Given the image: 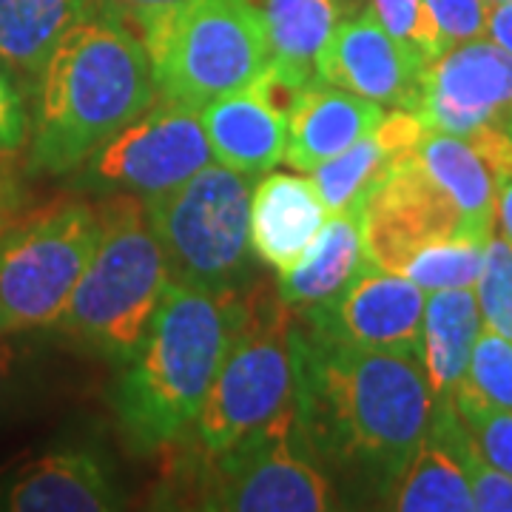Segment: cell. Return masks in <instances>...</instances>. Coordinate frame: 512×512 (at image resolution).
Wrapping results in <instances>:
<instances>
[{
	"label": "cell",
	"mask_w": 512,
	"mask_h": 512,
	"mask_svg": "<svg viewBox=\"0 0 512 512\" xmlns=\"http://www.w3.org/2000/svg\"><path fill=\"white\" fill-rule=\"evenodd\" d=\"M419 353L342 345L293 319V410L313 456L384 495L433 419Z\"/></svg>",
	"instance_id": "6da1fadb"
},
{
	"label": "cell",
	"mask_w": 512,
	"mask_h": 512,
	"mask_svg": "<svg viewBox=\"0 0 512 512\" xmlns=\"http://www.w3.org/2000/svg\"><path fill=\"white\" fill-rule=\"evenodd\" d=\"M157 103L146 46L126 20L94 9L60 37L35 86L26 171L69 177Z\"/></svg>",
	"instance_id": "7a4b0ae2"
},
{
	"label": "cell",
	"mask_w": 512,
	"mask_h": 512,
	"mask_svg": "<svg viewBox=\"0 0 512 512\" xmlns=\"http://www.w3.org/2000/svg\"><path fill=\"white\" fill-rule=\"evenodd\" d=\"M237 293L171 282L143 345L120 365L114 413L131 450L154 453L200 416L237 330Z\"/></svg>",
	"instance_id": "3957f363"
},
{
	"label": "cell",
	"mask_w": 512,
	"mask_h": 512,
	"mask_svg": "<svg viewBox=\"0 0 512 512\" xmlns=\"http://www.w3.org/2000/svg\"><path fill=\"white\" fill-rule=\"evenodd\" d=\"M168 285V262L148 225L143 200L111 194L100 205V237L92 259L57 328L94 356L126 365L143 345Z\"/></svg>",
	"instance_id": "277c9868"
},
{
	"label": "cell",
	"mask_w": 512,
	"mask_h": 512,
	"mask_svg": "<svg viewBox=\"0 0 512 512\" xmlns=\"http://www.w3.org/2000/svg\"><path fill=\"white\" fill-rule=\"evenodd\" d=\"M157 97L200 111L242 92L268 66V29L254 0H183L137 23Z\"/></svg>",
	"instance_id": "5b68a950"
},
{
	"label": "cell",
	"mask_w": 512,
	"mask_h": 512,
	"mask_svg": "<svg viewBox=\"0 0 512 512\" xmlns=\"http://www.w3.org/2000/svg\"><path fill=\"white\" fill-rule=\"evenodd\" d=\"M291 404L293 311L265 285L242 288L231 348L194 421L202 456L234 450Z\"/></svg>",
	"instance_id": "8992f818"
},
{
	"label": "cell",
	"mask_w": 512,
	"mask_h": 512,
	"mask_svg": "<svg viewBox=\"0 0 512 512\" xmlns=\"http://www.w3.org/2000/svg\"><path fill=\"white\" fill-rule=\"evenodd\" d=\"M251 183L254 177L211 163L177 188L143 200L171 282L211 293L245 288L254 254Z\"/></svg>",
	"instance_id": "52a82bcc"
},
{
	"label": "cell",
	"mask_w": 512,
	"mask_h": 512,
	"mask_svg": "<svg viewBox=\"0 0 512 512\" xmlns=\"http://www.w3.org/2000/svg\"><path fill=\"white\" fill-rule=\"evenodd\" d=\"M100 237V208L83 200L20 211L0 231V308L12 333L57 328Z\"/></svg>",
	"instance_id": "ba28073f"
},
{
	"label": "cell",
	"mask_w": 512,
	"mask_h": 512,
	"mask_svg": "<svg viewBox=\"0 0 512 512\" xmlns=\"http://www.w3.org/2000/svg\"><path fill=\"white\" fill-rule=\"evenodd\" d=\"M308 453L291 404L251 439L211 458L197 507L228 512L336 510V490Z\"/></svg>",
	"instance_id": "9c48e42d"
},
{
	"label": "cell",
	"mask_w": 512,
	"mask_h": 512,
	"mask_svg": "<svg viewBox=\"0 0 512 512\" xmlns=\"http://www.w3.org/2000/svg\"><path fill=\"white\" fill-rule=\"evenodd\" d=\"M211 160L200 111L160 100L92 151L69 177L80 191L148 200L185 183Z\"/></svg>",
	"instance_id": "30bf717a"
},
{
	"label": "cell",
	"mask_w": 512,
	"mask_h": 512,
	"mask_svg": "<svg viewBox=\"0 0 512 512\" xmlns=\"http://www.w3.org/2000/svg\"><path fill=\"white\" fill-rule=\"evenodd\" d=\"M410 109L427 131L470 137L484 126L512 123V55L493 40H467L433 57Z\"/></svg>",
	"instance_id": "8fae6325"
},
{
	"label": "cell",
	"mask_w": 512,
	"mask_h": 512,
	"mask_svg": "<svg viewBox=\"0 0 512 512\" xmlns=\"http://www.w3.org/2000/svg\"><path fill=\"white\" fill-rule=\"evenodd\" d=\"M424 302L416 282L365 259L336 296L293 313L305 330L342 345L419 353Z\"/></svg>",
	"instance_id": "7c38bea8"
},
{
	"label": "cell",
	"mask_w": 512,
	"mask_h": 512,
	"mask_svg": "<svg viewBox=\"0 0 512 512\" xmlns=\"http://www.w3.org/2000/svg\"><path fill=\"white\" fill-rule=\"evenodd\" d=\"M365 256L384 271H399L404 256L433 239L473 237L453 200L421 168L416 151L396 157L362 208ZM478 239V237H476Z\"/></svg>",
	"instance_id": "4fadbf2b"
},
{
	"label": "cell",
	"mask_w": 512,
	"mask_h": 512,
	"mask_svg": "<svg viewBox=\"0 0 512 512\" xmlns=\"http://www.w3.org/2000/svg\"><path fill=\"white\" fill-rule=\"evenodd\" d=\"M430 60L402 40L384 32V26L365 9L345 18L319 52V77L345 92L367 97L379 106L410 109L424 66Z\"/></svg>",
	"instance_id": "5bb4252c"
},
{
	"label": "cell",
	"mask_w": 512,
	"mask_h": 512,
	"mask_svg": "<svg viewBox=\"0 0 512 512\" xmlns=\"http://www.w3.org/2000/svg\"><path fill=\"white\" fill-rule=\"evenodd\" d=\"M120 507L109 467L89 450H52L26 461L0 490L9 512H100Z\"/></svg>",
	"instance_id": "9a60e30c"
},
{
	"label": "cell",
	"mask_w": 512,
	"mask_h": 512,
	"mask_svg": "<svg viewBox=\"0 0 512 512\" xmlns=\"http://www.w3.org/2000/svg\"><path fill=\"white\" fill-rule=\"evenodd\" d=\"M467 430L453 399L436 402L427 436L407 461L404 473L387 490V507L402 512H467L473 507L470 481L461 464Z\"/></svg>",
	"instance_id": "2e32d148"
},
{
	"label": "cell",
	"mask_w": 512,
	"mask_h": 512,
	"mask_svg": "<svg viewBox=\"0 0 512 512\" xmlns=\"http://www.w3.org/2000/svg\"><path fill=\"white\" fill-rule=\"evenodd\" d=\"M328 208L311 177L268 174L259 177L251 197V248L276 274L291 271L311 251L328 222Z\"/></svg>",
	"instance_id": "e0dca14e"
},
{
	"label": "cell",
	"mask_w": 512,
	"mask_h": 512,
	"mask_svg": "<svg viewBox=\"0 0 512 512\" xmlns=\"http://www.w3.org/2000/svg\"><path fill=\"white\" fill-rule=\"evenodd\" d=\"M382 114L379 103L319 80L299 94L288 111L282 160L296 171H313L367 137Z\"/></svg>",
	"instance_id": "ac0fdd59"
},
{
	"label": "cell",
	"mask_w": 512,
	"mask_h": 512,
	"mask_svg": "<svg viewBox=\"0 0 512 512\" xmlns=\"http://www.w3.org/2000/svg\"><path fill=\"white\" fill-rule=\"evenodd\" d=\"M200 123L214 160L231 171L262 177L285 157L288 117L251 86L202 106Z\"/></svg>",
	"instance_id": "d6986e66"
},
{
	"label": "cell",
	"mask_w": 512,
	"mask_h": 512,
	"mask_svg": "<svg viewBox=\"0 0 512 512\" xmlns=\"http://www.w3.org/2000/svg\"><path fill=\"white\" fill-rule=\"evenodd\" d=\"M481 325L484 322L473 288L430 291L421 319L419 356L436 402L453 399L467 373Z\"/></svg>",
	"instance_id": "ffe728a7"
},
{
	"label": "cell",
	"mask_w": 512,
	"mask_h": 512,
	"mask_svg": "<svg viewBox=\"0 0 512 512\" xmlns=\"http://www.w3.org/2000/svg\"><path fill=\"white\" fill-rule=\"evenodd\" d=\"M362 225V211L330 214L311 251L291 271L276 274V293L291 311L322 305L348 285L367 259Z\"/></svg>",
	"instance_id": "44dd1931"
},
{
	"label": "cell",
	"mask_w": 512,
	"mask_h": 512,
	"mask_svg": "<svg viewBox=\"0 0 512 512\" xmlns=\"http://www.w3.org/2000/svg\"><path fill=\"white\" fill-rule=\"evenodd\" d=\"M94 9V0H0V63L23 92H35L60 37Z\"/></svg>",
	"instance_id": "7402d4cb"
},
{
	"label": "cell",
	"mask_w": 512,
	"mask_h": 512,
	"mask_svg": "<svg viewBox=\"0 0 512 512\" xmlns=\"http://www.w3.org/2000/svg\"><path fill=\"white\" fill-rule=\"evenodd\" d=\"M350 0H265L262 15L268 29V66L311 86L319 83V52L336 26L348 18Z\"/></svg>",
	"instance_id": "603a6c76"
},
{
	"label": "cell",
	"mask_w": 512,
	"mask_h": 512,
	"mask_svg": "<svg viewBox=\"0 0 512 512\" xmlns=\"http://www.w3.org/2000/svg\"><path fill=\"white\" fill-rule=\"evenodd\" d=\"M421 168L441 185V191L453 200L473 237L490 239L495 225V188L493 174L478 157V151L464 137L427 131L416 146Z\"/></svg>",
	"instance_id": "cb8c5ba5"
},
{
	"label": "cell",
	"mask_w": 512,
	"mask_h": 512,
	"mask_svg": "<svg viewBox=\"0 0 512 512\" xmlns=\"http://www.w3.org/2000/svg\"><path fill=\"white\" fill-rule=\"evenodd\" d=\"M396 157L379 143V137L370 131L359 143L345 148L328 163L316 165L311 171V183L322 197L328 214L342 211H362L367 197L379 185L384 171Z\"/></svg>",
	"instance_id": "d4e9b609"
},
{
	"label": "cell",
	"mask_w": 512,
	"mask_h": 512,
	"mask_svg": "<svg viewBox=\"0 0 512 512\" xmlns=\"http://www.w3.org/2000/svg\"><path fill=\"white\" fill-rule=\"evenodd\" d=\"M487 239L453 237L424 242L404 256L396 274L416 282L421 291H450V288H476L484 265Z\"/></svg>",
	"instance_id": "484cf974"
},
{
	"label": "cell",
	"mask_w": 512,
	"mask_h": 512,
	"mask_svg": "<svg viewBox=\"0 0 512 512\" xmlns=\"http://www.w3.org/2000/svg\"><path fill=\"white\" fill-rule=\"evenodd\" d=\"M456 393L473 402L512 410V339L490 328H481L467 373Z\"/></svg>",
	"instance_id": "4316f807"
},
{
	"label": "cell",
	"mask_w": 512,
	"mask_h": 512,
	"mask_svg": "<svg viewBox=\"0 0 512 512\" xmlns=\"http://www.w3.org/2000/svg\"><path fill=\"white\" fill-rule=\"evenodd\" d=\"M476 299L484 328L512 339V239L507 234H490L484 245Z\"/></svg>",
	"instance_id": "83f0119b"
},
{
	"label": "cell",
	"mask_w": 512,
	"mask_h": 512,
	"mask_svg": "<svg viewBox=\"0 0 512 512\" xmlns=\"http://www.w3.org/2000/svg\"><path fill=\"white\" fill-rule=\"evenodd\" d=\"M453 404L481 458L512 476V410L473 402L458 393H453Z\"/></svg>",
	"instance_id": "f1b7e54d"
},
{
	"label": "cell",
	"mask_w": 512,
	"mask_h": 512,
	"mask_svg": "<svg viewBox=\"0 0 512 512\" xmlns=\"http://www.w3.org/2000/svg\"><path fill=\"white\" fill-rule=\"evenodd\" d=\"M367 9L382 23L387 35L413 46L427 60L441 55L439 35L424 0H370Z\"/></svg>",
	"instance_id": "f546056e"
},
{
	"label": "cell",
	"mask_w": 512,
	"mask_h": 512,
	"mask_svg": "<svg viewBox=\"0 0 512 512\" xmlns=\"http://www.w3.org/2000/svg\"><path fill=\"white\" fill-rule=\"evenodd\" d=\"M430 20L436 26L441 52L458 43L476 40L487 32V9L490 0H424Z\"/></svg>",
	"instance_id": "4dcf8cb0"
},
{
	"label": "cell",
	"mask_w": 512,
	"mask_h": 512,
	"mask_svg": "<svg viewBox=\"0 0 512 512\" xmlns=\"http://www.w3.org/2000/svg\"><path fill=\"white\" fill-rule=\"evenodd\" d=\"M461 464L470 481L473 507L484 512H512V476L484 461L470 436L461 444Z\"/></svg>",
	"instance_id": "1f68e13d"
},
{
	"label": "cell",
	"mask_w": 512,
	"mask_h": 512,
	"mask_svg": "<svg viewBox=\"0 0 512 512\" xmlns=\"http://www.w3.org/2000/svg\"><path fill=\"white\" fill-rule=\"evenodd\" d=\"M32 117L26 106V92L20 80L0 63V160L15 157L20 148L29 146Z\"/></svg>",
	"instance_id": "d6a6232c"
},
{
	"label": "cell",
	"mask_w": 512,
	"mask_h": 512,
	"mask_svg": "<svg viewBox=\"0 0 512 512\" xmlns=\"http://www.w3.org/2000/svg\"><path fill=\"white\" fill-rule=\"evenodd\" d=\"M18 336L20 333L0 336V413L18 402L35 370V348L29 342H18Z\"/></svg>",
	"instance_id": "836d02e7"
},
{
	"label": "cell",
	"mask_w": 512,
	"mask_h": 512,
	"mask_svg": "<svg viewBox=\"0 0 512 512\" xmlns=\"http://www.w3.org/2000/svg\"><path fill=\"white\" fill-rule=\"evenodd\" d=\"M94 3L103 6L111 15H117V18L143 23L151 15H157L163 9H171V6H177L183 0H94Z\"/></svg>",
	"instance_id": "e575fe53"
},
{
	"label": "cell",
	"mask_w": 512,
	"mask_h": 512,
	"mask_svg": "<svg viewBox=\"0 0 512 512\" xmlns=\"http://www.w3.org/2000/svg\"><path fill=\"white\" fill-rule=\"evenodd\" d=\"M493 43L512 55V0H495L487 9V32Z\"/></svg>",
	"instance_id": "d590c367"
},
{
	"label": "cell",
	"mask_w": 512,
	"mask_h": 512,
	"mask_svg": "<svg viewBox=\"0 0 512 512\" xmlns=\"http://www.w3.org/2000/svg\"><path fill=\"white\" fill-rule=\"evenodd\" d=\"M23 211V194H20V183L0 168V231Z\"/></svg>",
	"instance_id": "8d00e7d4"
},
{
	"label": "cell",
	"mask_w": 512,
	"mask_h": 512,
	"mask_svg": "<svg viewBox=\"0 0 512 512\" xmlns=\"http://www.w3.org/2000/svg\"><path fill=\"white\" fill-rule=\"evenodd\" d=\"M495 220L501 225V234L512 239V180L498 188V200H495Z\"/></svg>",
	"instance_id": "74e56055"
},
{
	"label": "cell",
	"mask_w": 512,
	"mask_h": 512,
	"mask_svg": "<svg viewBox=\"0 0 512 512\" xmlns=\"http://www.w3.org/2000/svg\"><path fill=\"white\" fill-rule=\"evenodd\" d=\"M6 333H12V330H9V322L3 316V308H0V336H6Z\"/></svg>",
	"instance_id": "f35d334b"
},
{
	"label": "cell",
	"mask_w": 512,
	"mask_h": 512,
	"mask_svg": "<svg viewBox=\"0 0 512 512\" xmlns=\"http://www.w3.org/2000/svg\"><path fill=\"white\" fill-rule=\"evenodd\" d=\"M490 3H495V0H490Z\"/></svg>",
	"instance_id": "ab89813d"
}]
</instances>
